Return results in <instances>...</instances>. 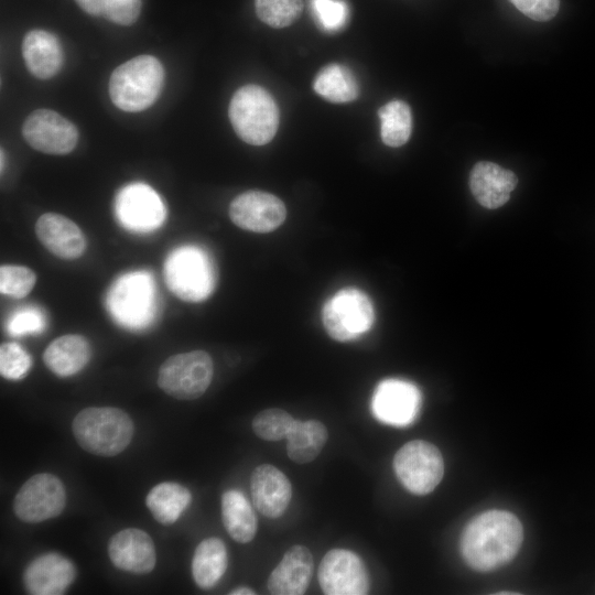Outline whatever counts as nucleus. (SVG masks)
<instances>
[{
    "mask_svg": "<svg viewBox=\"0 0 595 595\" xmlns=\"http://www.w3.org/2000/svg\"><path fill=\"white\" fill-rule=\"evenodd\" d=\"M86 13L93 17H104V0H75Z\"/></svg>",
    "mask_w": 595,
    "mask_h": 595,
    "instance_id": "nucleus-38",
    "label": "nucleus"
},
{
    "mask_svg": "<svg viewBox=\"0 0 595 595\" xmlns=\"http://www.w3.org/2000/svg\"><path fill=\"white\" fill-rule=\"evenodd\" d=\"M141 4V0H104V18L119 25H131L139 18Z\"/></svg>",
    "mask_w": 595,
    "mask_h": 595,
    "instance_id": "nucleus-36",
    "label": "nucleus"
},
{
    "mask_svg": "<svg viewBox=\"0 0 595 595\" xmlns=\"http://www.w3.org/2000/svg\"><path fill=\"white\" fill-rule=\"evenodd\" d=\"M39 241L55 257L75 260L86 250V238L82 229L68 217L56 213L41 215L35 224Z\"/></svg>",
    "mask_w": 595,
    "mask_h": 595,
    "instance_id": "nucleus-18",
    "label": "nucleus"
},
{
    "mask_svg": "<svg viewBox=\"0 0 595 595\" xmlns=\"http://www.w3.org/2000/svg\"><path fill=\"white\" fill-rule=\"evenodd\" d=\"M294 419L286 411L270 408L260 411L252 420L255 434L266 441H280L286 439Z\"/></svg>",
    "mask_w": 595,
    "mask_h": 595,
    "instance_id": "nucleus-31",
    "label": "nucleus"
},
{
    "mask_svg": "<svg viewBox=\"0 0 595 595\" xmlns=\"http://www.w3.org/2000/svg\"><path fill=\"white\" fill-rule=\"evenodd\" d=\"M192 500L191 491L174 482H163L148 493L145 505L153 518L162 524H172L178 520Z\"/></svg>",
    "mask_w": 595,
    "mask_h": 595,
    "instance_id": "nucleus-27",
    "label": "nucleus"
},
{
    "mask_svg": "<svg viewBox=\"0 0 595 595\" xmlns=\"http://www.w3.org/2000/svg\"><path fill=\"white\" fill-rule=\"evenodd\" d=\"M90 357L91 348L88 340L78 334H66L55 338L43 353L45 366L60 377L79 372Z\"/></svg>",
    "mask_w": 595,
    "mask_h": 595,
    "instance_id": "nucleus-23",
    "label": "nucleus"
},
{
    "mask_svg": "<svg viewBox=\"0 0 595 595\" xmlns=\"http://www.w3.org/2000/svg\"><path fill=\"white\" fill-rule=\"evenodd\" d=\"M107 309L121 326L143 328L155 312V286L151 273L133 271L118 278L107 294Z\"/></svg>",
    "mask_w": 595,
    "mask_h": 595,
    "instance_id": "nucleus-6",
    "label": "nucleus"
},
{
    "mask_svg": "<svg viewBox=\"0 0 595 595\" xmlns=\"http://www.w3.org/2000/svg\"><path fill=\"white\" fill-rule=\"evenodd\" d=\"M375 320L369 296L357 288L336 292L324 304L322 321L328 336L337 342L353 340L366 333Z\"/></svg>",
    "mask_w": 595,
    "mask_h": 595,
    "instance_id": "nucleus-8",
    "label": "nucleus"
},
{
    "mask_svg": "<svg viewBox=\"0 0 595 595\" xmlns=\"http://www.w3.org/2000/svg\"><path fill=\"white\" fill-rule=\"evenodd\" d=\"M214 375L213 359L205 350L169 357L159 369L158 386L177 400H194L204 394Z\"/></svg>",
    "mask_w": 595,
    "mask_h": 595,
    "instance_id": "nucleus-7",
    "label": "nucleus"
},
{
    "mask_svg": "<svg viewBox=\"0 0 595 595\" xmlns=\"http://www.w3.org/2000/svg\"><path fill=\"white\" fill-rule=\"evenodd\" d=\"M313 89L324 99L335 102H349L359 96V85L351 71L340 64L323 67L313 82Z\"/></svg>",
    "mask_w": 595,
    "mask_h": 595,
    "instance_id": "nucleus-28",
    "label": "nucleus"
},
{
    "mask_svg": "<svg viewBox=\"0 0 595 595\" xmlns=\"http://www.w3.org/2000/svg\"><path fill=\"white\" fill-rule=\"evenodd\" d=\"M380 134L388 147H401L410 138L412 131L411 109L402 100H391L378 110Z\"/></svg>",
    "mask_w": 595,
    "mask_h": 595,
    "instance_id": "nucleus-29",
    "label": "nucleus"
},
{
    "mask_svg": "<svg viewBox=\"0 0 595 595\" xmlns=\"http://www.w3.org/2000/svg\"><path fill=\"white\" fill-rule=\"evenodd\" d=\"M524 15L534 21H548L555 17L560 0H510Z\"/></svg>",
    "mask_w": 595,
    "mask_h": 595,
    "instance_id": "nucleus-37",
    "label": "nucleus"
},
{
    "mask_svg": "<svg viewBox=\"0 0 595 595\" xmlns=\"http://www.w3.org/2000/svg\"><path fill=\"white\" fill-rule=\"evenodd\" d=\"M228 116L237 136L251 145L270 142L280 121L279 108L273 97L264 88L252 84L235 91Z\"/></svg>",
    "mask_w": 595,
    "mask_h": 595,
    "instance_id": "nucleus-4",
    "label": "nucleus"
},
{
    "mask_svg": "<svg viewBox=\"0 0 595 595\" xmlns=\"http://www.w3.org/2000/svg\"><path fill=\"white\" fill-rule=\"evenodd\" d=\"M22 56L29 72L40 79L56 75L64 57L58 39L41 29L31 30L24 35Z\"/></svg>",
    "mask_w": 595,
    "mask_h": 595,
    "instance_id": "nucleus-22",
    "label": "nucleus"
},
{
    "mask_svg": "<svg viewBox=\"0 0 595 595\" xmlns=\"http://www.w3.org/2000/svg\"><path fill=\"white\" fill-rule=\"evenodd\" d=\"M22 136L28 144L46 154L72 152L78 141L76 126L52 109H36L23 122Z\"/></svg>",
    "mask_w": 595,
    "mask_h": 595,
    "instance_id": "nucleus-13",
    "label": "nucleus"
},
{
    "mask_svg": "<svg viewBox=\"0 0 595 595\" xmlns=\"http://www.w3.org/2000/svg\"><path fill=\"white\" fill-rule=\"evenodd\" d=\"M32 365L31 356L17 343L0 346V374L9 380L24 377Z\"/></svg>",
    "mask_w": 595,
    "mask_h": 595,
    "instance_id": "nucleus-34",
    "label": "nucleus"
},
{
    "mask_svg": "<svg viewBox=\"0 0 595 595\" xmlns=\"http://www.w3.org/2000/svg\"><path fill=\"white\" fill-rule=\"evenodd\" d=\"M66 506L62 480L51 473L31 476L18 490L13 511L23 522L37 523L60 516Z\"/></svg>",
    "mask_w": 595,
    "mask_h": 595,
    "instance_id": "nucleus-10",
    "label": "nucleus"
},
{
    "mask_svg": "<svg viewBox=\"0 0 595 595\" xmlns=\"http://www.w3.org/2000/svg\"><path fill=\"white\" fill-rule=\"evenodd\" d=\"M3 170V150H1V171Z\"/></svg>",
    "mask_w": 595,
    "mask_h": 595,
    "instance_id": "nucleus-40",
    "label": "nucleus"
},
{
    "mask_svg": "<svg viewBox=\"0 0 595 595\" xmlns=\"http://www.w3.org/2000/svg\"><path fill=\"white\" fill-rule=\"evenodd\" d=\"M523 540L520 520L505 510H488L472 519L461 539V552L476 571L496 570L518 553Z\"/></svg>",
    "mask_w": 595,
    "mask_h": 595,
    "instance_id": "nucleus-1",
    "label": "nucleus"
},
{
    "mask_svg": "<svg viewBox=\"0 0 595 595\" xmlns=\"http://www.w3.org/2000/svg\"><path fill=\"white\" fill-rule=\"evenodd\" d=\"M250 490L256 509L267 518L275 519L284 513L292 497L289 478L275 466L262 464L255 468Z\"/></svg>",
    "mask_w": 595,
    "mask_h": 595,
    "instance_id": "nucleus-19",
    "label": "nucleus"
},
{
    "mask_svg": "<svg viewBox=\"0 0 595 595\" xmlns=\"http://www.w3.org/2000/svg\"><path fill=\"white\" fill-rule=\"evenodd\" d=\"M310 6L317 25L325 32H337L348 22L349 9L344 0H310Z\"/></svg>",
    "mask_w": 595,
    "mask_h": 595,
    "instance_id": "nucleus-33",
    "label": "nucleus"
},
{
    "mask_svg": "<svg viewBox=\"0 0 595 595\" xmlns=\"http://www.w3.org/2000/svg\"><path fill=\"white\" fill-rule=\"evenodd\" d=\"M163 277L169 290L186 302L207 299L217 279L213 259L197 246H183L173 250L164 262Z\"/></svg>",
    "mask_w": 595,
    "mask_h": 595,
    "instance_id": "nucleus-5",
    "label": "nucleus"
},
{
    "mask_svg": "<svg viewBox=\"0 0 595 595\" xmlns=\"http://www.w3.org/2000/svg\"><path fill=\"white\" fill-rule=\"evenodd\" d=\"M230 595H253L256 592L249 587H237L229 592Z\"/></svg>",
    "mask_w": 595,
    "mask_h": 595,
    "instance_id": "nucleus-39",
    "label": "nucleus"
},
{
    "mask_svg": "<svg viewBox=\"0 0 595 595\" xmlns=\"http://www.w3.org/2000/svg\"><path fill=\"white\" fill-rule=\"evenodd\" d=\"M314 561L311 551L301 544L293 545L283 555L268 578V591L273 595H302L313 576Z\"/></svg>",
    "mask_w": 595,
    "mask_h": 595,
    "instance_id": "nucleus-20",
    "label": "nucleus"
},
{
    "mask_svg": "<svg viewBox=\"0 0 595 595\" xmlns=\"http://www.w3.org/2000/svg\"><path fill=\"white\" fill-rule=\"evenodd\" d=\"M163 83L161 62L152 55H139L115 68L109 79V96L117 108L138 112L154 104Z\"/></svg>",
    "mask_w": 595,
    "mask_h": 595,
    "instance_id": "nucleus-3",
    "label": "nucleus"
},
{
    "mask_svg": "<svg viewBox=\"0 0 595 595\" xmlns=\"http://www.w3.org/2000/svg\"><path fill=\"white\" fill-rule=\"evenodd\" d=\"M221 518L226 531L235 541L248 543L255 538L257 518L250 502L239 490L229 489L223 494Z\"/></svg>",
    "mask_w": 595,
    "mask_h": 595,
    "instance_id": "nucleus-24",
    "label": "nucleus"
},
{
    "mask_svg": "<svg viewBox=\"0 0 595 595\" xmlns=\"http://www.w3.org/2000/svg\"><path fill=\"white\" fill-rule=\"evenodd\" d=\"M393 469L412 494L426 495L442 480L444 461L439 448L422 440L405 443L394 455Z\"/></svg>",
    "mask_w": 595,
    "mask_h": 595,
    "instance_id": "nucleus-9",
    "label": "nucleus"
},
{
    "mask_svg": "<svg viewBox=\"0 0 595 595\" xmlns=\"http://www.w3.org/2000/svg\"><path fill=\"white\" fill-rule=\"evenodd\" d=\"M36 283L34 271L24 266L2 264L0 267V292L14 299L26 296Z\"/></svg>",
    "mask_w": 595,
    "mask_h": 595,
    "instance_id": "nucleus-32",
    "label": "nucleus"
},
{
    "mask_svg": "<svg viewBox=\"0 0 595 595\" xmlns=\"http://www.w3.org/2000/svg\"><path fill=\"white\" fill-rule=\"evenodd\" d=\"M227 569V550L218 538L204 539L195 549L192 559V575L203 589L214 587Z\"/></svg>",
    "mask_w": 595,
    "mask_h": 595,
    "instance_id": "nucleus-25",
    "label": "nucleus"
},
{
    "mask_svg": "<svg viewBox=\"0 0 595 595\" xmlns=\"http://www.w3.org/2000/svg\"><path fill=\"white\" fill-rule=\"evenodd\" d=\"M115 210L118 221L136 232L159 228L165 219V206L159 194L144 183H131L117 194Z\"/></svg>",
    "mask_w": 595,
    "mask_h": 595,
    "instance_id": "nucleus-12",
    "label": "nucleus"
},
{
    "mask_svg": "<svg viewBox=\"0 0 595 595\" xmlns=\"http://www.w3.org/2000/svg\"><path fill=\"white\" fill-rule=\"evenodd\" d=\"M328 439L326 426L317 420H295L286 436V453L291 461L306 464L322 452Z\"/></svg>",
    "mask_w": 595,
    "mask_h": 595,
    "instance_id": "nucleus-26",
    "label": "nucleus"
},
{
    "mask_svg": "<svg viewBox=\"0 0 595 595\" xmlns=\"http://www.w3.org/2000/svg\"><path fill=\"white\" fill-rule=\"evenodd\" d=\"M229 217L239 228L266 234L279 228L286 217L284 203L263 191H247L236 196L229 205Z\"/></svg>",
    "mask_w": 595,
    "mask_h": 595,
    "instance_id": "nucleus-14",
    "label": "nucleus"
},
{
    "mask_svg": "<svg viewBox=\"0 0 595 595\" xmlns=\"http://www.w3.org/2000/svg\"><path fill=\"white\" fill-rule=\"evenodd\" d=\"M45 326L43 314L36 307H24L13 313L8 323L7 332L13 336L35 334Z\"/></svg>",
    "mask_w": 595,
    "mask_h": 595,
    "instance_id": "nucleus-35",
    "label": "nucleus"
},
{
    "mask_svg": "<svg viewBox=\"0 0 595 595\" xmlns=\"http://www.w3.org/2000/svg\"><path fill=\"white\" fill-rule=\"evenodd\" d=\"M317 576L326 595H364L369 592V575L365 563L359 555L347 549L326 552Z\"/></svg>",
    "mask_w": 595,
    "mask_h": 595,
    "instance_id": "nucleus-11",
    "label": "nucleus"
},
{
    "mask_svg": "<svg viewBox=\"0 0 595 595\" xmlns=\"http://www.w3.org/2000/svg\"><path fill=\"white\" fill-rule=\"evenodd\" d=\"M76 578L74 563L57 552H46L34 558L25 567L22 581L32 595H61Z\"/></svg>",
    "mask_w": 595,
    "mask_h": 595,
    "instance_id": "nucleus-16",
    "label": "nucleus"
},
{
    "mask_svg": "<svg viewBox=\"0 0 595 595\" xmlns=\"http://www.w3.org/2000/svg\"><path fill=\"white\" fill-rule=\"evenodd\" d=\"M517 183L513 172L487 161L476 163L469 175L472 194L482 206L489 209L502 206L510 198Z\"/></svg>",
    "mask_w": 595,
    "mask_h": 595,
    "instance_id": "nucleus-21",
    "label": "nucleus"
},
{
    "mask_svg": "<svg viewBox=\"0 0 595 595\" xmlns=\"http://www.w3.org/2000/svg\"><path fill=\"white\" fill-rule=\"evenodd\" d=\"M421 407V392L411 382L401 379H386L375 389L371 408L381 422L396 426L410 424Z\"/></svg>",
    "mask_w": 595,
    "mask_h": 595,
    "instance_id": "nucleus-15",
    "label": "nucleus"
},
{
    "mask_svg": "<svg viewBox=\"0 0 595 595\" xmlns=\"http://www.w3.org/2000/svg\"><path fill=\"white\" fill-rule=\"evenodd\" d=\"M78 445L98 456H116L130 444L134 424L119 408L88 407L79 411L72 423Z\"/></svg>",
    "mask_w": 595,
    "mask_h": 595,
    "instance_id": "nucleus-2",
    "label": "nucleus"
},
{
    "mask_svg": "<svg viewBox=\"0 0 595 595\" xmlns=\"http://www.w3.org/2000/svg\"><path fill=\"white\" fill-rule=\"evenodd\" d=\"M303 0H255L258 18L274 29L295 22L303 11Z\"/></svg>",
    "mask_w": 595,
    "mask_h": 595,
    "instance_id": "nucleus-30",
    "label": "nucleus"
},
{
    "mask_svg": "<svg viewBox=\"0 0 595 595\" xmlns=\"http://www.w3.org/2000/svg\"><path fill=\"white\" fill-rule=\"evenodd\" d=\"M112 564L132 574L150 573L156 562L152 538L139 528H126L115 533L108 542Z\"/></svg>",
    "mask_w": 595,
    "mask_h": 595,
    "instance_id": "nucleus-17",
    "label": "nucleus"
}]
</instances>
